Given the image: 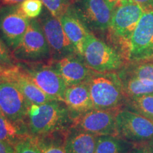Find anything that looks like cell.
Wrapping results in <instances>:
<instances>
[{
	"label": "cell",
	"mask_w": 153,
	"mask_h": 153,
	"mask_svg": "<svg viewBox=\"0 0 153 153\" xmlns=\"http://www.w3.org/2000/svg\"><path fill=\"white\" fill-rule=\"evenodd\" d=\"M30 136L24 122H14L0 114V140L15 146L24 137Z\"/></svg>",
	"instance_id": "20"
},
{
	"label": "cell",
	"mask_w": 153,
	"mask_h": 153,
	"mask_svg": "<svg viewBox=\"0 0 153 153\" xmlns=\"http://www.w3.org/2000/svg\"><path fill=\"white\" fill-rule=\"evenodd\" d=\"M123 108L153 121V93L127 99Z\"/></svg>",
	"instance_id": "22"
},
{
	"label": "cell",
	"mask_w": 153,
	"mask_h": 153,
	"mask_svg": "<svg viewBox=\"0 0 153 153\" xmlns=\"http://www.w3.org/2000/svg\"><path fill=\"white\" fill-rule=\"evenodd\" d=\"M38 21L41 24L51 49V61L78 55L63 29L60 19L53 16L48 9L44 8Z\"/></svg>",
	"instance_id": "9"
},
{
	"label": "cell",
	"mask_w": 153,
	"mask_h": 153,
	"mask_svg": "<svg viewBox=\"0 0 153 153\" xmlns=\"http://www.w3.org/2000/svg\"><path fill=\"white\" fill-rule=\"evenodd\" d=\"M11 82H14L18 86L30 104H41L53 100L36 86L19 68Z\"/></svg>",
	"instance_id": "18"
},
{
	"label": "cell",
	"mask_w": 153,
	"mask_h": 153,
	"mask_svg": "<svg viewBox=\"0 0 153 153\" xmlns=\"http://www.w3.org/2000/svg\"><path fill=\"white\" fill-rule=\"evenodd\" d=\"M0 114H1V111H0Z\"/></svg>",
	"instance_id": "36"
},
{
	"label": "cell",
	"mask_w": 153,
	"mask_h": 153,
	"mask_svg": "<svg viewBox=\"0 0 153 153\" xmlns=\"http://www.w3.org/2000/svg\"><path fill=\"white\" fill-rule=\"evenodd\" d=\"M65 135H52L34 137L41 153H67L64 148Z\"/></svg>",
	"instance_id": "23"
},
{
	"label": "cell",
	"mask_w": 153,
	"mask_h": 153,
	"mask_svg": "<svg viewBox=\"0 0 153 153\" xmlns=\"http://www.w3.org/2000/svg\"><path fill=\"white\" fill-rule=\"evenodd\" d=\"M75 0H41L45 8L49 11L53 16L60 19Z\"/></svg>",
	"instance_id": "25"
},
{
	"label": "cell",
	"mask_w": 153,
	"mask_h": 153,
	"mask_svg": "<svg viewBox=\"0 0 153 153\" xmlns=\"http://www.w3.org/2000/svg\"><path fill=\"white\" fill-rule=\"evenodd\" d=\"M121 70L140 79L153 82V60L129 62Z\"/></svg>",
	"instance_id": "24"
},
{
	"label": "cell",
	"mask_w": 153,
	"mask_h": 153,
	"mask_svg": "<svg viewBox=\"0 0 153 153\" xmlns=\"http://www.w3.org/2000/svg\"><path fill=\"white\" fill-rule=\"evenodd\" d=\"M63 102L68 107L74 121L82 115L93 109L90 91L87 81L67 87Z\"/></svg>",
	"instance_id": "15"
},
{
	"label": "cell",
	"mask_w": 153,
	"mask_h": 153,
	"mask_svg": "<svg viewBox=\"0 0 153 153\" xmlns=\"http://www.w3.org/2000/svg\"><path fill=\"white\" fill-rule=\"evenodd\" d=\"M24 123L30 136L38 137L66 135L74 120L63 101L51 100L41 104H30Z\"/></svg>",
	"instance_id": "1"
},
{
	"label": "cell",
	"mask_w": 153,
	"mask_h": 153,
	"mask_svg": "<svg viewBox=\"0 0 153 153\" xmlns=\"http://www.w3.org/2000/svg\"><path fill=\"white\" fill-rule=\"evenodd\" d=\"M130 62L153 60V13H144L131 41Z\"/></svg>",
	"instance_id": "12"
},
{
	"label": "cell",
	"mask_w": 153,
	"mask_h": 153,
	"mask_svg": "<svg viewBox=\"0 0 153 153\" xmlns=\"http://www.w3.org/2000/svg\"><path fill=\"white\" fill-rule=\"evenodd\" d=\"M142 9L143 13H153V0H131Z\"/></svg>",
	"instance_id": "30"
},
{
	"label": "cell",
	"mask_w": 153,
	"mask_h": 153,
	"mask_svg": "<svg viewBox=\"0 0 153 153\" xmlns=\"http://www.w3.org/2000/svg\"><path fill=\"white\" fill-rule=\"evenodd\" d=\"M148 145L149 146V148H150L151 150H152L153 151V140L151 141V142L150 143H148Z\"/></svg>",
	"instance_id": "35"
},
{
	"label": "cell",
	"mask_w": 153,
	"mask_h": 153,
	"mask_svg": "<svg viewBox=\"0 0 153 153\" xmlns=\"http://www.w3.org/2000/svg\"><path fill=\"white\" fill-rule=\"evenodd\" d=\"M106 1H108V2L114 8V7H116V6L119 3L121 0H106Z\"/></svg>",
	"instance_id": "34"
},
{
	"label": "cell",
	"mask_w": 153,
	"mask_h": 153,
	"mask_svg": "<svg viewBox=\"0 0 153 153\" xmlns=\"http://www.w3.org/2000/svg\"><path fill=\"white\" fill-rule=\"evenodd\" d=\"M57 70L67 87L85 82L92 73L79 55H71L50 62Z\"/></svg>",
	"instance_id": "14"
},
{
	"label": "cell",
	"mask_w": 153,
	"mask_h": 153,
	"mask_svg": "<svg viewBox=\"0 0 153 153\" xmlns=\"http://www.w3.org/2000/svg\"><path fill=\"white\" fill-rule=\"evenodd\" d=\"M17 65L50 98L63 101L67 86L50 62H18Z\"/></svg>",
	"instance_id": "6"
},
{
	"label": "cell",
	"mask_w": 153,
	"mask_h": 153,
	"mask_svg": "<svg viewBox=\"0 0 153 153\" xmlns=\"http://www.w3.org/2000/svg\"><path fill=\"white\" fill-rule=\"evenodd\" d=\"M135 144L118 136L97 137L95 153H129Z\"/></svg>",
	"instance_id": "21"
},
{
	"label": "cell",
	"mask_w": 153,
	"mask_h": 153,
	"mask_svg": "<svg viewBox=\"0 0 153 153\" xmlns=\"http://www.w3.org/2000/svg\"><path fill=\"white\" fill-rule=\"evenodd\" d=\"M71 8L89 31L107 32L114 8L106 0H75Z\"/></svg>",
	"instance_id": "7"
},
{
	"label": "cell",
	"mask_w": 153,
	"mask_h": 153,
	"mask_svg": "<svg viewBox=\"0 0 153 153\" xmlns=\"http://www.w3.org/2000/svg\"><path fill=\"white\" fill-rule=\"evenodd\" d=\"M117 136L135 145L148 144L153 140V121L123 108L116 116Z\"/></svg>",
	"instance_id": "8"
},
{
	"label": "cell",
	"mask_w": 153,
	"mask_h": 153,
	"mask_svg": "<svg viewBox=\"0 0 153 153\" xmlns=\"http://www.w3.org/2000/svg\"><path fill=\"white\" fill-rule=\"evenodd\" d=\"M143 14L142 9L136 3L131 0H121L114 7L107 30V38L111 46L128 62L132 36Z\"/></svg>",
	"instance_id": "2"
},
{
	"label": "cell",
	"mask_w": 153,
	"mask_h": 153,
	"mask_svg": "<svg viewBox=\"0 0 153 153\" xmlns=\"http://www.w3.org/2000/svg\"><path fill=\"white\" fill-rule=\"evenodd\" d=\"M4 6H14L21 4L25 0H0Z\"/></svg>",
	"instance_id": "33"
},
{
	"label": "cell",
	"mask_w": 153,
	"mask_h": 153,
	"mask_svg": "<svg viewBox=\"0 0 153 153\" xmlns=\"http://www.w3.org/2000/svg\"><path fill=\"white\" fill-rule=\"evenodd\" d=\"M129 153H153V151L149 148L148 144H140L135 145Z\"/></svg>",
	"instance_id": "31"
},
{
	"label": "cell",
	"mask_w": 153,
	"mask_h": 153,
	"mask_svg": "<svg viewBox=\"0 0 153 153\" xmlns=\"http://www.w3.org/2000/svg\"><path fill=\"white\" fill-rule=\"evenodd\" d=\"M0 153H16L14 146L0 140Z\"/></svg>",
	"instance_id": "32"
},
{
	"label": "cell",
	"mask_w": 153,
	"mask_h": 153,
	"mask_svg": "<svg viewBox=\"0 0 153 153\" xmlns=\"http://www.w3.org/2000/svg\"><path fill=\"white\" fill-rule=\"evenodd\" d=\"M17 62H45L51 60V52L38 19L30 20L22 41L12 51Z\"/></svg>",
	"instance_id": "5"
},
{
	"label": "cell",
	"mask_w": 153,
	"mask_h": 153,
	"mask_svg": "<svg viewBox=\"0 0 153 153\" xmlns=\"http://www.w3.org/2000/svg\"><path fill=\"white\" fill-rule=\"evenodd\" d=\"M0 65L7 68H12L17 65V62L14 58L12 52L0 38Z\"/></svg>",
	"instance_id": "28"
},
{
	"label": "cell",
	"mask_w": 153,
	"mask_h": 153,
	"mask_svg": "<svg viewBox=\"0 0 153 153\" xmlns=\"http://www.w3.org/2000/svg\"><path fill=\"white\" fill-rule=\"evenodd\" d=\"M97 137L72 126L65 136V150L67 153H95Z\"/></svg>",
	"instance_id": "17"
},
{
	"label": "cell",
	"mask_w": 153,
	"mask_h": 153,
	"mask_svg": "<svg viewBox=\"0 0 153 153\" xmlns=\"http://www.w3.org/2000/svg\"><path fill=\"white\" fill-rule=\"evenodd\" d=\"M87 82L94 108L121 110L124 108L126 99L117 72L93 71Z\"/></svg>",
	"instance_id": "3"
},
{
	"label": "cell",
	"mask_w": 153,
	"mask_h": 153,
	"mask_svg": "<svg viewBox=\"0 0 153 153\" xmlns=\"http://www.w3.org/2000/svg\"><path fill=\"white\" fill-rule=\"evenodd\" d=\"M119 111L93 108L74 120L72 126L98 136H117L116 116Z\"/></svg>",
	"instance_id": "11"
},
{
	"label": "cell",
	"mask_w": 153,
	"mask_h": 153,
	"mask_svg": "<svg viewBox=\"0 0 153 153\" xmlns=\"http://www.w3.org/2000/svg\"><path fill=\"white\" fill-rule=\"evenodd\" d=\"M59 19L67 36L73 45L78 55L82 57L86 37L91 32L76 16L71 7Z\"/></svg>",
	"instance_id": "16"
},
{
	"label": "cell",
	"mask_w": 153,
	"mask_h": 153,
	"mask_svg": "<svg viewBox=\"0 0 153 153\" xmlns=\"http://www.w3.org/2000/svg\"><path fill=\"white\" fill-rule=\"evenodd\" d=\"M30 104L14 82L0 84V111L11 121L24 122Z\"/></svg>",
	"instance_id": "13"
},
{
	"label": "cell",
	"mask_w": 153,
	"mask_h": 153,
	"mask_svg": "<svg viewBox=\"0 0 153 153\" xmlns=\"http://www.w3.org/2000/svg\"><path fill=\"white\" fill-rule=\"evenodd\" d=\"M16 153H41L33 137L28 136L21 140L14 146Z\"/></svg>",
	"instance_id": "27"
},
{
	"label": "cell",
	"mask_w": 153,
	"mask_h": 153,
	"mask_svg": "<svg viewBox=\"0 0 153 153\" xmlns=\"http://www.w3.org/2000/svg\"><path fill=\"white\" fill-rule=\"evenodd\" d=\"M117 73L121 81L126 100L153 93V82L140 79L123 70H119Z\"/></svg>",
	"instance_id": "19"
},
{
	"label": "cell",
	"mask_w": 153,
	"mask_h": 153,
	"mask_svg": "<svg viewBox=\"0 0 153 153\" xmlns=\"http://www.w3.org/2000/svg\"><path fill=\"white\" fill-rule=\"evenodd\" d=\"M30 19L25 16L20 4L0 8V38L12 52L22 41Z\"/></svg>",
	"instance_id": "10"
},
{
	"label": "cell",
	"mask_w": 153,
	"mask_h": 153,
	"mask_svg": "<svg viewBox=\"0 0 153 153\" xmlns=\"http://www.w3.org/2000/svg\"><path fill=\"white\" fill-rule=\"evenodd\" d=\"M21 9L28 19L38 18L43 11L41 0H25L20 4Z\"/></svg>",
	"instance_id": "26"
},
{
	"label": "cell",
	"mask_w": 153,
	"mask_h": 153,
	"mask_svg": "<svg viewBox=\"0 0 153 153\" xmlns=\"http://www.w3.org/2000/svg\"><path fill=\"white\" fill-rule=\"evenodd\" d=\"M18 65L12 68H7L0 65V84L4 82H11L13 78L18 71Z\"/></svg>",
	"instance_id": "29"
},
{
	"label": "cell",
	"mask_w": 153,
	"mask_h": 153,
	"mask_svg": "<svg viewBox=\"0 0 153 153\" xmlns=\"http://www.w3.org/2000/svg\"><path fill=\"white\" fill-rule=\"evenodd\" d=\"M82 58L91 70L101 73L117 72L128 63L117 50L91 33L86 37Z\"/></svg>",
	"instance_id": "4"
}]
</instances>
